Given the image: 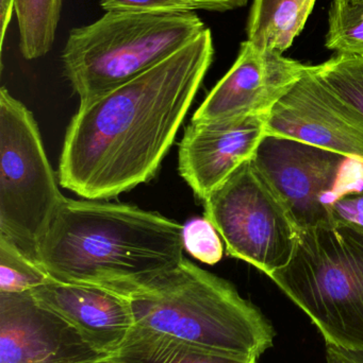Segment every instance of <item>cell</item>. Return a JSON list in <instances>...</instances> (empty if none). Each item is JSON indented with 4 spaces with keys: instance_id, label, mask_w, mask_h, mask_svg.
<instances>
[{
    "instance_id": "obj_13",
    "label": "cell",
    "mask_w": 363,
    "mask_h": 363,
    "mask_svg": "<svg viewBox=\"0 0 363 363\" xmlns=\"http://www.w3.org/2000/svg\"><path fill=\"white\" fill-rule=\"evenodd\" d=\"M31 292L38 303L67 320L111 358L136 326L129 298L106 288L50 279Z\"/></svg>"
},
{
    "instance_id": "obj_9",
    "label": "cell",
    "mask_w": 363,
    "mask_h": 363,
    "mask_svg": "<svg viewBox=\"0 0 363 363\" xmlns=\"http://www.w3.org/2000/svg\"><path fill=\"white\" fill-rule=\"evenodd\" d=\"M266 134L363 161L362 117L323 84L315 66L268 113Z\"/></svg>"
},
{
    "instance_id": "obj_26",
    "label": "cell",
    "mask_w": 363,
    "mask_h": 363,
    "mask_svg": "<svg viewBox=\"0 0 363 363\" xmlns=\"http://www.w3.org/2000/svg\"><path fill=\"white\" fill-rule=\"evenodd\" d=\"M15 11V0H0V46L4 49L6 30L10 25L13 12Z\"/></svg>"
},
{
    "instance_id": "obj_17",
    "label": "cell",
    "mask_w": 363,
    "mask_h": 363,
    "mask_svg": "<svg viewBox=\"0 0 363 363\" xmlns=\"http://www.w3.org/2000/svg\"><path fill=\"white\" fill-rule=\"evenodd\" d=\"M325 46L337 55L363 57V0H334Z\"/></svg>"
},
{
    "instance_id": "obj_20",
    "label": "cell",
    "mask_w": 363,
    "mask_h": 363,
    "mask_svg": "<svg viewBox=\"0 0 363 363\" xmlns=\"http://www.w3.org/2000/svg\"><path fill=\"white\" fill-rule=\"evenodd\" d=\"M183 245L190 255L204 264H217L223 258V245L217 230L206 218L193 219L183 225Z\"/></svg>"
},
{
    "instance_id": "obj_11",
    "label": "cell",
    "mask_w": 363,
    "mask_h": 363,
    "mask_svg": "<svg viewBox=\"0 0 363 363\" xmlns=\"http://www.w3.org/2000/svg\"><path fill=\"white\" fill-rule=\"evenodd\" d=\"M310 67L247 40L229 72L208 94L191 121L268 115Z\"/></svg>"
},
{
    "instance_id": "obj_25",
    "label": "cell",
    "mask_w": 363,
    "mask_h": 363,
    "mask_svg": "<svg viewBox=\"0 0 363 363\" xmlns=\"http://www.w3.org/2000/svg\"><path fill=\"white\" fill-rule=\"evenodd\" d=\"M195 4H200L202 10L217 11V12H225V11L234 10L246 6L249 0H192Z\"/></svg>"
},
{
    "instance_id": "obj_5",
    "label": "cell",
    "mask_w": 363,
    "mask_h": 363,
    "mask_svg": "<svg viewBox=\"0 0 363 363\" xmlns=\"http://www.w3.org/2000/svg\"><path fill=\"white\" fill-rule=\"evenodd\" d=\"M206 29L195 12H106L70 32L61 55L63 74L85 101L144 74Z\"/></svg>"
},
{
    "instance_id": "obj_18",
    "label": "cell",
    "mask_w": 363,
    "mask_h": 363,
    "mask_svg": "<svg viewBox=\"0 0 363 363\" xmlns=\"http://www.w3.org/2000/svg\"><path fill=\"white\" fill-rule=\"evenodd\" d=\"M50 279V275L33 258L0 236V294L31 291Z\"/></svg>"
},
{
    "instance_id": "obj_27",
    "label": "cell",
    "mask_w": 363,
    "mask_h": 363,
    "mask_svg": "<svg viewBox=\"0 0 363 363\" xmlns=\"http://www.w3.org/2000/svg\"><path fill=\"white\" fill-rule=\"evenodd\" d=\"M106 363H117V362H113V360H109V362H106Z\"/></svg>"
},
{
    "instance_id": "obj_8",
    "label": "cell",
    "mask_w": 363,
    "mask_h": 363,
    "mask_svg": "<svg viewBox=\"0 0 363 363\" xmlns=\"http://www.w3.org/2000/svg\"><path fill=\"white\" fill-rule=\"evenodd\" d=\"M204 205L205 218L232 257L269 277L291 259L298 228L251 160L213 190Z\"/></svg>"
},
{
    "instance_id": "obj_15",
    "label": "cell",
    "mask_w": 363,
    "mask_h": 363,
    "mask_svg": "<svg viewBox=\"0 0 363 363\" xmlns=\"http://www.w3.org/2000/svg\"><path fill=\"white\" fill-rule=\"evenodd\" d=\"M63 0H15L19 47L26 60L44 57L53 45Z\"/></svg>"
},
{
    "instance_id": "obj_21",
    "label": "cell",
    "mask_w": 363,
    "mask_h": 363,
    "mask_svg": "<svg viewBox=\"0 0 363 363\" xmlns=\"http://www.w3.org/2000/svg\"><path fill=\"white\" fill-rule=\"evenodd\" d=\"M100 6L106 12L166 13L195 12L202 10L192 0H102Z\"/></svg>"
},
{
    "instance_id": "obj_7",
    "label": "cell",
    "mask_w": 363,
    "mask_h": 363,
    "mask_svg": "<svg viewBox=\"0 0 363 363\" xmlns=\"http://www.w3.org/2000/svg\"><path fill=\"white\" fill-rule=\"evenodd\" d=\"M251 163L298 230L332 224L335 203L363 188V161L291 138L266 134Z\"/></svg>"
},
{
    "instance_id": "obj_10",
    "label": "cell",
    "mask_w": 363,
    "mask_h": 363,
    "mask_svg": "<svg viewBox=\"0 0 363 363\" xmlns=\"http://www.w3.org/2000/svg\"><path fill=\"white\" fill-rule=\"evenodd\" d=\"M67 320L38 303L31 291L0 294V363H106Z\"/></svg>"
},
{
    "instance_id": "obj_19",
    "label": "cell",
    "mask_w": 363,
    "mask_h": 363,
    "mask_svg": "<svg viewBox=\"0 0 363 363\" xmlns=\"http://www.w3.org/2000/svg\"><path fill=\"white\" fill-rule=\"evenodd\" d=\"M315 2V0H281L264 35L255 45L283 55L304 28Z\"/></svg>"
},
{
    "instance_id": "obj_24",
    "label": "cell",
    "mask_w": 363,
    "mask_h": 363,
    "mask_svg": "<svg viewBox=\"0 0 363 363\" xmlns=\"http://www.w3.org/2000/svg\"><path fill=\"white\" fill-rule=\"evenodd\" d=\"M326 362L363 363V352L347 351V350L326 345Z\"/></svg>"
},
{
    "instance_id": "obj_12",
    "label": "cell",
    "mask_w": 363,
    "mask_h": 363,
    "mask_svg": "<svg viewBox=\"0 0 363 363\" xmlns=\"http://www.w3.org/2000/svg\"><path fill=\"white\" fill-rule=\"evenodd\" d=\"M266 115L191 121L178 151V170L200 200L251 161L264 136Z\"/></svg>"
},
{
    "instance_id": "obj_22",
    "label": "cell",
    "mask_w": 363,
    "mask_h": 363,
    "mask_svg": "<svg viewBox=\"0 0 363 363\" xmlns=\"http://www.w3.org/2000/svg\"><path fill=\"white\" fill-rule=\"evenodd\" d=\"M332 223L351 226L363 233V188L345 194L335 203Z\"/></svg>"
},
{
    "instance_id": "obj_23",
    "label": "cell",
    "mask_w": 363,
    "mask_h": 363,
    "mask_svg": "<svg viewBox=\"0 0 363 363\" xmlns=\"http://www.w3.org/2000/svg\"><path fill=\"white\" fill-rule=\"evenodd\" d=\"M281 0H254L247 25V40L254 44L259 42L272 18L273 13Z\"/></svg>"
},
{
    "instance_id": "obj_6",
    "label": "cell",
    "mask_w": 363,
    "mask_h": 363,
    "mask_svg": "<svg viewBox=\"0 0 363 363\" xmlns=\"http://www.w3.org/2000/svg\"><path fill=\"white\" fill-rule=\"evenodd\" d=\"M65 196L32 113L0 89V236L29 257Z\"/></svg>"
},
{
    "instance_id": "obj_2",
    "label": "cell",
    "mask_w": 363,
    "mask_h": 363,
    "mask_svg": "<svg viewBox=\"0 0 363 363\" xmlns=\"http://www.w3.org/2000/svg\"><path fill=\"white\" fill-rule=\"evenodd\" d=\"M183 225L134 205L65 198L34 260L63 283L131 296L183 258Z\"/></svg>"
},
{
    "instance_id": "obj_16",
    "label": "cell",
    "mask_w": 363,
    "mask_h": 363,
    "mask_svg": "<svg viewBox=\"0 0 363 363\" xmlns=\"http://www.w3.org/2000/svg\"><path fill=\"white\" fill-rule=\"evenodd\" d=\"M315 74L363 121V57L335 55L325 63L315 66Z\"/></svg>"
},
{
    "instance_id": "obj_3",
    "label": "cell",
    "mask_w": 363,
    "mask_h": 363,
    "mask_svg": "<svg viewBox=\"0 0 363 363\" xmlns=\"http://www.w3.org/2000/svg\"><path fill=\"white\" fill-rule=\"evenodd\" d=\"M128 298L136 325L232 355L260 358L276 336L230 281L187 258Z\"/></svg>"
},
{
    "instance_id": "obj_1",
    "label": "cell",
    "mask_w": 363,
    "mask_h": 363,
    "mask_svg": "<svg viewBox=\"0 0 363 363\" xmlns=\"http://www.w3.org/2000/svg\"><path fill=\"white\" fill-rule=\"evenodd\" d=\"M215 55L207 28L193 42L129 82L80 101L64 138L62 187L106 200L155 177Z\"/></svg>"
},
{
    "instance_id": "obj_4",
    "label": "cell",
    "mask_w": 363,
    "mask_h": 363,
    "mask_svg": "<svg viewBox=\"0 0 363 363\" xmlns=\"http://www.w3.org/2000/svg\"><path fill=\"white\" fill-rule=\"evenodd\" d=\"M326 345L363 352V233L332 223L298 230L290 262L271 275Z\"/></svg>"
},
{
    "instance_id": "obj_14",
    "label": "cell",
    "mask_w": 363,
    "mask_h": 363,
    "mask_svg": "<svg viewBox=\"0 0 363 363\" xmlns=\"http://www.w3.org/2000/svg\"><path fill=\"white\" fill-rule=\"evenodd\" d=\"M258 359L194 345L136 324L110 360L117 363H258Z\"/></svg>"
}]
</instances>
